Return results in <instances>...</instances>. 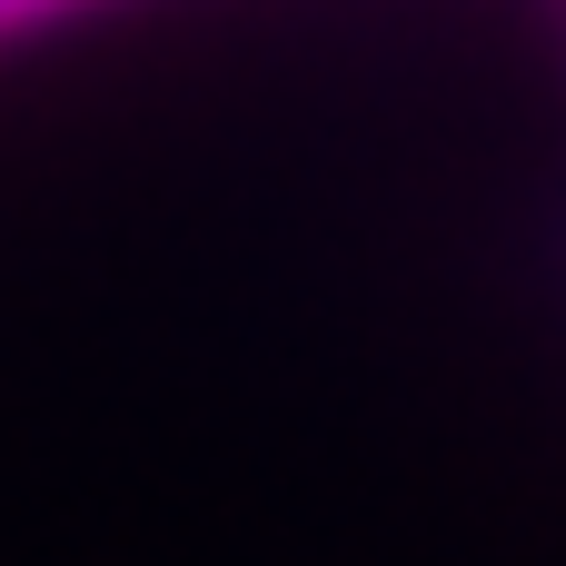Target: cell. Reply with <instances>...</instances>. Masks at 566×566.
I'll return each mask as SVG.
<instances>
[{"label": "cell", "instance_id": "6da1fadb", "mask_svg": "<svg viewBox=\"0 0 566 566\" xmlns=\"http://www.w3.org/2000/svg\"><path fill=\"white\" fill-rule=\"evenodd\" d=\"M50 10H70V0H0V40L30 30V20H50Z\"/></svg>", "mask_w": 566, "mask_h": 566}]
</instances>
